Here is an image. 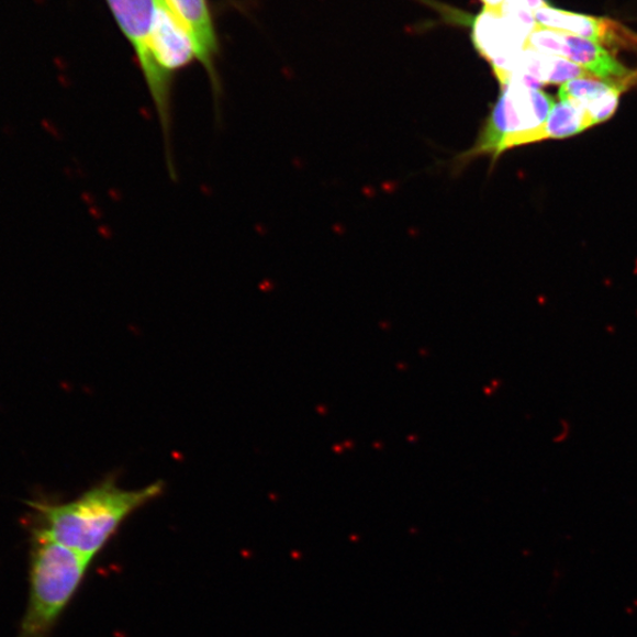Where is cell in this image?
I'll use <instances>...</instances> for the list:
<instances>
[{
	"label": "cell",
	"mask_w": 637,
	"mask_h": 637,
	"mask_svg": "<svg viewBox=\"0 0 637 637\" xmlns=\"http://www.w3.org/2000/svg\"><path fill=\"white\" fill-rule=\"evenodd\" d=\"M163 492L161 482L126 490L107 478L68 503L29 502L35 519L32 538L55 541L93 560L127 517Z\"/></svg>",
	"instance_id": "cell-1"
},
{
	"label": "cell",
	"mask_w": 637,
	"mask_h": 637,
	"mask_svg": "<svg viewBox=\"0 0 637 637\" xmlns=\"http://www.w3.org/2000/svg\"><path fill=\"white\" fill-rule=\"evenodd\" d=\"M91 562L55 541L32 538L29 602L15 637H49Z\"/></svg>",
	"instance_id": "cell-2"
},
{
	"label": "cell",
	"mask_w": 637,
	"mask_h": 637,
	"mask_svg": "<svg viewBox=\"0 0 637 637\" xmlns=\"http://www.w3.org/2000/svg\"><path fill=\"white\" fill-rule=\"evenodd\" d=\"M480 135L470 150L460 155L459 165L481 156L493 161L516 147L546 139V124L555 101L540 89H532L517 81H507Z\"/></svg>",
	"instance_id": "cell-3"
},
{
	"label": "cell",
	"mask_w": 637,
	"mask_h": 637,
	"mask_svg": "<svg viewBox=\"0 0 637 637\" xmlns=\"http://www.w3.org/2000/svg\"><path fill=\"white\" fill-rule=\"evenodd\" d=\"M528 38L521 34L502 14L501 10L485 9L472 25L476 51L491 63L492 69L503 66L527 47Z\"/></svg>",
	"instance_id": "cell-4"
},
{
	"label": "cell",
	"mask_w": 637,
	"mask_h": 637,
	"mask_svg": "<svg viewBox=\"0 0 637 637\" xmlns=\"http://www.w3.org/2000/svg\"><path fill=\"white\" fill-rule=\"evenodd\" d=\"M108 3L124 35L134 46L142 72L149 85L154 76L150 47L154 0H108Z\"/></svg>",
	"instance_id": "cell-5"
},
{
	"label": "cell",
	"mask_w": 637,
	"mask_h": 637,
	"mask_svg": "<svg viewBox=\"0 0 637 637\" xmlns=\"http://www.w3.org/2000/svg\"><path fill=\"white\" fill-rule=\"evenodd\" d=\"M625 90L591 75L572 79L561 86L559 99L585 111L594 125L611 120Z\"/></svg>",
	"instance_id": "cell-6"
},
{
	"label": "cell",
	"mask_w": 637,
	"mask_h": 637,
	"mask_svg": "<svg viewBox=\"0 0 637 637\" xmlns=\"http://www.w3.org/2000/svg\"><path fill=\"white\" fill-rule=\"evenodd\" d=\"M568 59L578 64L589 75L603 79L626 90L637 83V74L615 58L601 44L567 34Z\"/></svg>",
	"instance_id": "cell-7"
},
{
	"label": "cell",
	"mask_w": 637,
	"mask_h": 637,
	"mask_svg": "<svg viewBox=\"0 0 637 637\" xmlns=\"http://www.w3.org/2000/svg\"><path fill=\"white\" fill-rule=\"evenodd\" d=\"M194 38L199 62L214 79V58L217 40L209 5L205 0H163Z\"/></svg>",
	"instance_id": "cell-8"
},
{
	"label": "cell",
	"mask_w": 637,
	"mask_h": 637,
	"mask_svg": "<svg viewBox=\"0 0 637 637\" xmlns=\"http://www.w3.org/2000/svg\"><path fill=\"white\" fill-rule=\"evenodd\" d=\"M538 26L601 43L605 19L555 9L546 4L534 11Z\"/></svg>",
	"instance_id": "cell-9"
},
{
	"label": "cell",
	"mask_w": 637,
	"mask_h": 637,
	"mask_svg": "<svg viewBox=\"0 0 637 637\" xmlns=\"http://www.w3.org/2000/svg\"><path fill=\"white\" fill-rule=\"evenodd\" d=\"M592 126L594 124L585 111L568 101L560 100L550 111L545 130L546 139L572 137Z\"/></svg>",
	"instance_id": "cell-10"
},
{
	"label": "cell",
	"mask_w": 637,
	"mask_h": 637,
	"mask_svg": "<svg viewBox=\"0 0 637 637\" xmlns=\"http://www.w3.org/2000/svg\"><path fill=\"white\" fill-rule=\"evenodd\" d=\"M527 47L540 54L568 59L569 46L565 32L536 26L527 41Z\"/></svg>",
	"instance_id": "cell-11"
},
{
	"label": "cell",
	"mask_w": 637,
	"mask_h": 637,
	"mask_svg": "<svg viewBox=\"0 0 637 637\" xmlns=\"http://www.w3.org/2000/svg\"><path fill=\"white\" fill-rule=\"evenodd\" d=\"M501 12L507 22L527 38L537 26L534 11L525 0H506Z\"/></svg>",
	"instance_id": "cell-12"
},
{
	"label": "cell",
	"mask_w": 637,
	"mask_h": 637,
	"mask_svg": "<svg viewBox=\"0 0 637 637\" xmlns=\"http://www.w3.org/2000/svg\"><path fill=\"white\" fill-rule=\"evenodd\" d=\"M485 5V9L490 10H501L506 0H481Z\"/></svg>",
	"instance_id": "cell-13"
}]
</instances>
